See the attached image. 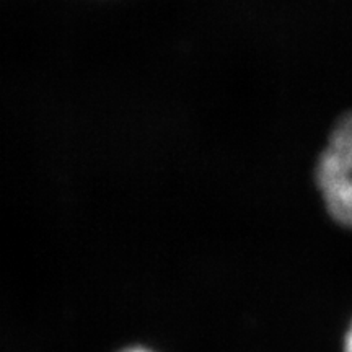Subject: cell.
<instances>
[{"label":"cell","mask_w":352,"mask_h":352,"mask_svg":"<svg viewBox=\"0 0 352 352\" xmlns=\"http://www.w3.org/2000/svg\"><path fill=\"white\" fill-rule=\"evenodd\" d=\"M342 351L352 352V321H351L349 329H347V333L344 336V344H342Z\"/></svg>","instance_id":"cell-2"},{"label":"cell","mask_w":352,"mask_h":352,"mask_svg":"<svg viewBox=\"0 0 352 352\" xmlns=\"http://www.w3.org/2000/svg\"><path fill=\"white\" fill-rule=\"evenodd\" d=\"M121 352H153V351L147 349V347H129V349H124Z\"/></svg>","instance_id":"cell-3"},{"label":"cell","mask_w":352,"mask_h":352,"mask_svg":"<svg viewBox=\"0 0 352 352\" xmlns=\"http://www.w3.org/2000/svg\"><path fill=\"white\" fill-rule=\"evenodd\" d=\"M316 184L329 215L352 228V113L334 126L316 165Z\"/></svg>","instance_id":"cell-1"}]
</instances>
